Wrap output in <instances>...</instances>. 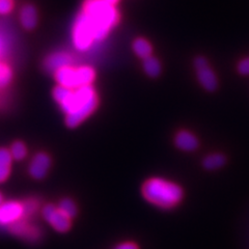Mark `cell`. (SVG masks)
<instances>
[{
  "label": "cell",
  "mask_w": 249,
  "mask_h": 249,
  "mask_svg": "<svg viewBox=\"0 0 249 249\" xmlns=\"http://www.w3.org/2000/svg\"><path fill=\"white\" fill-rule=\"evenodd\" d=\"M13 77L12 70L5 64H0V88H5L10 84Z\"/></svg>",
  "instance_id": "obj_20"
},
{
  "label": "cell",
  "mask_w": 249,
  "mask_h": 249,
  "mask_svg": "<svg viewBox=\"0 0 249 249\" xmlns=\"http://www.w3.org/2000/svg\"><path fill=\"white\" fill-rule=\"evenodd\" d=\"M3 204V202H2V196H1V194H0V206H1Z\"/></svg>",
  "instance_id": "obj_25"
},
{
  "label": "cell",
  "mask_w": 249,
  "mask_h": 249,
  "mask_svg": "<svg viewBox=\"0 0 249 249\" xmlns=\"http://www.w3.org/2000/svg\"><path fill=\"white\" fill-rule=\"evenodd\" d=\"M54 76H55V80L57 81L58 85H60V87L71 89L79 88V85H78V80H77L76 68L72 66L58 70V71L54 73Z\"/></svg>",
  "instance_id": "obj_10"
},
{
  "label": "cell",
  "mask_w": 249,
  "mask_h": 249,
  "mask_svg": "<svg viewBox=\"0 0 249 249\" xmlns=\"http://www.w3.org/2000/svg\"><path fill=\"white\" fill-rule=\"evenodd\" d=\"M73 42L76 49L79 51L89 50L93 42H96L95 31L83 13L76 20L73 30Z\"/></svg>",
  "instance_id": "obj_4"
},
{
  "label": "cell",
  "mask_w": 249,
  "mask_h": 249,
  "mask_svg": "<svg viewBox=\"0 0 249 249\" xmlns=\"http://www.w3.org/2000/svg\"><path fill=\"white\" fill-rule=\"evenodd\" d=\"M73 65V57L66 52H56L46 58L45 60V68L47 71L55 73L58 70L71 67Z\"/></svg>",
  "instance_id": "obj_9"
},
{
  "label": "cell",
  "mask_w": 249,
  "mask_h": 249,
  "mask_svg": "<svg viewBox=\"0 0 249 249\" xmlns=\"http://www.w3.org/2000/svg\"><path fill=\"white\" fill-rule=\"evenodd\" d=\"M50 165L51 159L49 156L46 153H37L29 164V175L36 180H41L48 174Z\"/></svg>",
  "instance_id": "obj_8"
},
{
  "label": "cell",
  "mask_w": 249,
  "mask_h": 249,
  "mask_svg": "<svg viewBox=\"0 0 249 249\" xmlns=\"http://www.w3.org/2000/svg\"><path fill=\"white\" fill-rule=\"evenodd\" d=\"M20 20L22 25L26 29H33L37 22V14L33 5H26L20 13Z\"/></svg>",
  "instance_id": "obj_13"
},
{
  "label": "cell",
  "mask_w": 249,
  "mask_h": 249,
  "mask_svg": "<svg viewBox=\"0 0 249 249\" xmlns=\"http://www.w3.org/2000/svg\"><path fill=\"white\" fill-rule=\"evenodd\" d=\"M225 157L221 154H211L207 156V157L202 161V165L206 169L209 170H215L220 168L224 165Z\"/></svg>",
  "instance_id": "obj_15"
},
{
  "label": "cell",
  "mask_w": 249,
  "mask_h": 249,
  "mask_svg": "<svg viewBox=\"0 0 249 249\" xmlns=\"http://www.w3.org/2000/svg\"><path fill=\"white\" fill-rule=\"evenodd\" d=\"M133 49H134V52L139 57L145 59L146 57L151 56L152 47L149 44V42L143 40V38H138V40H136L134 42Z\"/></svg>",
  "instance_id": "obj_16"
},
{
  "label": "cell",
  "mask_w": 249,
  "mask_h": 249,
  "mask_svg": "<svg viewBox=\"0 0 249 249\" xmlns=\"http://www.w3.org/2000/svg\"><path fill=\"white\" fill-rule=\"evenodd\" d=\"M25 212V208L18 201H7L0 206V224L17 222Z\"/></svg>",
  "instance_id": "obj_6"
},
{
  "label": "cell",
  "mask_w": 249,
  "mask_h": 249,
  "mask_svg": "<svg viewBox=\"0 0 249 249\" xmlns=\"http://www.w3.org/2000/svg\"><path fill=\"white\" fill-rule=\"evenodd\" d=\"M196 68L197 72V78L200 84L207 90L212 91L217 88V79L214 72L210 69L208 62L204 58H197L196 60Z\"/></svg>",
  "instance_id": "obj_7"
},
{
  "label": "cell",
  "mask_w": 249,
  "mask_h": 249,
  "mask_svg": "<svg viewBox=\"0 0 249 249\" xmlns=\"http://www.w3.org/2000/svg\"><path fill=\"white\" fill-rule=\"evenodd\" d=\"M104 1H105L106 3H108L109 5H112V6H114L116 3L119 2V0H104Z\"/></svg>",
  "instance_id": "obj_24"
},
{
  "label": "cell",
  "mask_w": 249,
  "mask_h": 249,
  "mask_svg": "<svg viewBox=\"0 0 249 249\" xmlns=\"http://www.w3.org/2000/svg\"><path fill=\"white\" fill-rule=\"evenodd\" d=\"M83 14L87 16L95 31L96 41H102L105 38L119 19L114 6L109 5L104 0H87Z\"/></svg>",
  "instance_id": "obj_3"
},
{
  "label": "cell",
  "mask_w": 249,
  "mask_h": 249,
  "mask_svg": "<svg viewBox=\"0 0 249 249\" xmlns=\"http://www.w3.org/2000/svg\"><path fill=\"white\" fill-rule=\"evenodd\" d=\"M143 69H144L145 73L149 76L157 77L161 71L160 62L155 57L149 56V57H146L143 61Z\"/></svg>",
  "instance_id": "obj_17"
},
{
  "label": "cell",
  "mask_w": 249,
  "mask_h": 249,
  "mask_svg": "<svg viewBox=\"0 0 249 249\" xmlns=\"http://www.w3.org/2000/svg\"><path fill=\"white\" fill-rule=\"evenodd\" d=\"M59 209V211L65 214L67 217H69L70 219H72V218L76 215L77 213V209H76V205L75 202L72 200V199H69V198H66V199H62L59 205L57 207Z\"/></svg>",
  "instance_id": "obj_18"
},
{
  "label": "cell",
  "mask_w": 249,
  "mask_h": 249,
  "mask_svg": "<svg viewBox=\"0 0 249 249\" xmlns=\"http://www.w3.org/2000/svg\"><path fill=\"white\" fill-rule=\"evenodd\" d=\"M176 145L178 149L186 152H191L197 149L198 140L196 136L189 131H180L175 138Z\"/></svg>",
  "instance_id": "obj_11"
},
{
  "label": "cell",
  "mask_w": 249,
  "mask_h": 249,
  "mask_svg": "<svg viewBox=\"0 0 249 249\" xmlns=\"http://www.w3.org/2000/svg\"><path fill=\"white\" fill-rule=\"evenodd\" d=\"M13 10L12 0H0V15H6Z\"/></svg>",
  "instance_id": "obj_21"
},
{
  "label": "cell",
  "mask_w": 249,
  "mask_h": 249,
  "mask_svg": "<svg viewBox=\"0 0 249 249\" xmlns=\"http://www.w3.org/2000/svg\"><path fill=\"white\" fill-rule=\"evenodd\" d=\"M10 153L12 155V158L14 160H23L27 155V150H26V146L25 144L21 142H16L12 144L11 149H10Z\"/></svg>",
  "instance_id": "obj_19"
},
{
  "label": "cell",
  "mask_w": 249,
  "mask_h": 249,
  "mask_svg": "<svg viewBox=\"0 0 249 249\" xmlns=\"http://www.w3.org/2000/svg\"><path fill=\"white\" fill-rule=\"evenodd\" d=\"M42 213L44 219L57 231L65 232L71 228V219L62 214L57 207L47 205L44 207Z\"/></svg>",
  "instance_id": "obj_5"
},
{
  "label": "cell",
  "mask_w": 249,
  "mask_h": 249,
  "mask_svg": "<svg viewBox=\"0 0 249 249\" xmlns=\"http://www.w3.org/2000/svg\"><path fill=\"white\" fill-rule=\"evenodd\" d=\"M53 97L66 114V123L71 128L79 126L92 114L99 102L96 90L91 85L74 89L58 85L53 90Z\"/></svg>",
  "instance_id": "obj_1"
},
{
  "label": "cell",
  "mask_w": 249,
  "mask_h": 249,
  "mask_svg": "<svg viewBox=\"0 0 249 249\" xmlns=\"http://www.w3.org/2000/svg\"><path fill=\"white\" fill-rule=\"evenodd\" d=\"M114 249H138L137 245L131 242H124L122 244H119L118 246H115Z\"/></svg>",
  "instance_id": "obj_23"
},
{
  "label": "cell",
  "mask_w": 249,
  "mask_h": 249,
  "mask_svg": "<svg viewBox=\"0 0 249 249\" xmlns=\"http://www.w3.org/2000/svg\"><path fill=\"white\" fill-rule=\"evenodd\" d=\"M76 71H77V80H78V85H79V88L85 87V85H91L92 81L95 80L96 73L93 71V69L89 66L77 68Z\"/></svg>",
  "instance_id": "obj_14"
},
{
  "label": "cell",
  "mask_w": 249,
  "mask_h": 249,
  "mask_svg": "<svg viewBox=\"0 0 249 249\" xmlns=\"http://www.w3.org/2000/svg\"><path fill=\"white\" fill-rule=\"evenodd\" d=\"M12 155L10 150L1 147L0 149V183L4 182L11 174L12 166Z\"/></svg>",
  "instance_id": "obj_12"
},
{
  "label": "cell",
  "mask_w": 249,
  "mask_h": 249,
  "mask_svg": "<svg viewBox=\"0 0 249 249\" xmlns=\"http://www.w3.org/2000/svg\"><path fill=\"white\" fill-rule=\"evenodd\" d=\"M238 71L242 75H249V57L241 60L239 62Z\"/></svg>",
  "instance_id": "obj_22"
},
{
  "label": "cell",
  "mask_w": 249,
  "mask_h": 249,
  "mask_svg": "<svg viewBox=\"0 0 249 249\" xmlns=\"http://www.w3.org/2000/svg\"><path fill=\"white\" fill-rule=\"evenodd\" d=\"M142 194L147 201L163 209L176 207L184 196L178 184L161 178L147 180L142 187Z\"/></svg>",
  "instance_id": "obj_2"
}]
</instances>
